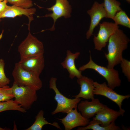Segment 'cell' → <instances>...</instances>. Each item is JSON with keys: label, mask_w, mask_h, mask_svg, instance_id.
I'll list each match as a JSON object with an SVG mask.
<instances>
[{"label": "cell", "mask_w": 130, "mask_h": 130, "mask_svg": "<svg viewBox=\"0 0 130 130\" xmlns=\"http://www.w3.org/2000/svg\"><path fill=\"white\" fill-rule=\"evenodd\" d=\"M129 41L123 31L119 29L111 36L108 41V53L105 54L108 61V68H113L120 63L123 58V52L127 48Z\"/></svg>", "instance_id": "cell-1"}, {"label": "cell", "mask_w": 130, "mask_h": 130, "mask_svg": "<svg viewBox=\"0 0 130 130\" xmlns=\"http://www.w3.org/2000/svg\"><path fill=\"white\" fill-rule=\"evenodd\" d=\"M12 75L13 83L19 86H29L36 91L42 87V82L39 75L25 69L18 63L15 65Z\"/></svg>", "instance_id": "cell-2"}, {"label": "cell", "mask_w": 130, "mask_h": 130, "mask_svg": "<svg viewBox=\"0 0 130 130\" xmlns=\"http://www.w3.org/2000/svg\"><path fill=\"white\" fill-rule=\"evenodd\" d=\"M87 69L93 70L102 76L107 81V85L113 89L121 84V80L118 71L114 68L110 69L97 64L92 60L91 55L89 62L80 67L78 70L82 72Z\"/></svg>", "instance_id": "cell-3"}, {"label": "cell", "mask_w": 130, "mask_h": 130, "mask_svg": "<svg viewBox=\"0 0 130 130\" xmlns=\"http://www.w3.org/2000/svg\"><path fill=\"white\" fill-rule=\"evenodd\" d=\"M56 78L51 77L49 81L50 89H53L55 92L54 99L57 103V105L55 110L52 112V115L62 112L67 113L72 109L77 107L78 104L81 100V98L71 99L68 98L62 94L57 88L56 84Z\"/></svg>", "instance_id": "cell-4"}, {"label": "cell", "mask_w": 130, "mask_h": 130, "mask_svg": "<svg viewBox=\"0 0 130 130\" xmlns=\"http://www.w3.org/2000/svg\"><path fill=\"white\" fill-rule=\"evenodd\" d=\"M11 88L15 101L26 110L37 99V91L30 87L19 86L13 83Z\"/></svg>", "instance_id": "cell-5"}, {"label": "cell", "mask_w": 130, "mask_h": 130, "mask_svg": "<svg viewBox=\"0 0 130 130\" xmlns=\"http://www.w3.org/2000/svg\"><path fill=\"white\" fill-rule=\"evenodd\" d=\"M18 51L20 59L43 55L44 49L42 42L29 32L26 38L19 45Z\"/></svg>", "instance_id": "cell-6"}, {"label": "cell", "mask_w": 130, "mask_h": 130, "mask_svg": "<svg viewBox=\"0 0 130 130\" xmlns=\"http://www.w3.org/2000/svg\"><path fill=\"white\" fill-rule=\"evenodd\" d=\"M94 95L104 96L116 103L118 106L119 110L122 116H124L125 110L122 108V103L125 99L130 97V94L123 95L119 94L109 87L105 82L100 84L97 82H94Z\"/></svg>", "instance_id": "cell-7"}, {"label": "cell", "mask_w": 130, "mask_h": 130, "mask_svg": "<svg viewBox=\"0 0 130 130\" xmlns=\"http://www.w3.org/2000/svg\"><path fill=\"white\" fill-rule=\"evenodd\" d=\"M99 29L97 36H94L93 41L95 49L100 51L104 47L111 36L119 29L115 23L106 21L99 24Z\"/></svg>", "instance_id": "cell-8"}, {"label": "cell", "mask_w": 130, "mask_h": 130, "mask_svg": "<svg viewBox=\"0 0 130 130\" xmlns=\"http://www.w3.org/2000/svg\"><path fill=\"white\" fill-rule=\"evenodd\" d=\"M46 8L49 11H52V13L42 17H50L52 18L54 21L53 25L51 28L48 29L51 31L55 30V23L58 18L62 17L67 18L71 16V7L67 0H56L54 5L50 8Z\"/></svg>", "instance_id": "cell-9"}, {"label": "cell", "mask_w": 130, "mask_h": 130, "mask_svg": "<svg viewBox=\"0 0 130 130\" xmlns=\"http://www.w3.org/2000/svg\"><path fill=\"white\" fill-rule=\"evenodd\" d=\"M77 107L67 113L65 117L61 119L58 118L63 125L65 130H71L77 127L87 126L90 120L83 117L77 110Z\"/></svg>", "instance_id": "cell-10"}, {"label": "cell", "mask_w": 130, "mask_h": 130, "mask_svg": "<svg viewBox=\"0 0 130 130\" xmlns=\"http://www.w3.org/2000/svg\"><path fill=\"white\" fill-rule=\"evenodd\" d=\"M91 18L89 28L86 34V38L88 39L93 35L94 29L103 18H106V13L103 2L100 4L95 1L91 9L87 11Z\"/></svg>", "instance_id": "cell-11"}, {"label": "cell", "mask_w": 130, "mask_h": 130, "mask_svg": "<svg viewBox=\"0 0 130 130\" xmlns=\"http://www.w3.org/2000/svg\"><path fill=\"white\" fill-rule=\"evenodd\" d=\"M18 64L25 69L40 75L45 66L44 55L31 56L20 59Z\"/></svg>", "instance_id": "cell-12"}, {"label": "cell", "mask_w": 130, "mask_h": 130, "mask_svg": "<svg viewBox=\"0 0 130 130\" xmlns=\"http://www.w3.org/2000/svg\"><path fill=\"white\" fill-rule=\"evenodd\" d=\"M91 100V101L87 100L80 101L77 105L82 115L87 119L93 117L104 105L98 99L94 98Z\"/></svg>", "instance_id": "cell-13"}, {"label": "cell", "mask_w": 130, "mask_h": 130, "mask_svg": "<svg viewBox=\"0 0 130 130\" xmlns=\"http://www.w3.org/2000/svg\"><path fill=\"white\" fill-rule=\"evenodd\" d=\"M80 54L79 52L73 53L68 50L65 60L61 63L63 67L67 70L69 73V77L71 79L75 77L78 78L83 76L82 71L77 68L75 63V60L78 58Z\"/></svg>", "instance_id": "cell-14"}, {"label": "cell", "mask_w": 130, "mask_h": 130, "mask_svg": "<svg viewBox=\"0 0 130 130\" xmlns=\"http://www.w3.org/2000/svg\"><path fill=\"white\" fill-rule=\"evenodd\" d=\"M95 116L93 119L99 121L101 125L105 127L115 122L117 118L122 115L119 110H114L104 105V107Z\"/></svg>", "instance_id": "cell-15"}, {"label": "cell", "mask_w": 130, "mask_h": 130, "mask_svg": "<svg viewBox=\"0 0 130 130\" xmlns=\"http://www.w3.org/2000/svg\"><path fill=\"white\" fill-rule=\"evenodd\" d=\"M93 80L88 77L82 76L78 78L77 82L80 86L79 92L77 95L73 96L75 98H83L87 99H94V89Z\"/></svg>", "instance_id": "cell-16"}, {"label": "cell", "mask_w": 130, "mask_h": 130, "mask_svg": "<svg viewBox=\"0 0 130 130\" xmlns=\"http://www.w3.org/2000/svg\"><path fill=\"white\" fill-rule=\"evenodd\" d=\"M36 9L34 7L29 8H24L14 5L7 6L5 10L0 15V18L5 17L14 18L16 16H21L23 15L27 16L29 20L30 24L33 19L32 15L36 11Z\"/></svg>", "instance_id": "cell-17"}, {"label": "cell", "mask_w": 130, "mask_h": 130, "mask_svg": "<svg viewBox=\"0 0 130 130\" xmlns=\"http://www.w3.org/2000/svg\"><path fill=\"white\" fill-rule=\"evenodd\" d=\"M44 112L42 110H40L35 117V120L33 124L26 130H41L44 126L50 124L55 127L58 129H61L58 123L54 122L51 123L48 122L44 118Z\"/></svg>", "instance_id": "cell-18"}, {"label": "cell", "mask_w": 130, "mask_h": 130, "mask_svg": "<svg viewBox=\"0 0 130 130\" xmlns=\"http://www.w3.org/2000/svg\"><path fill=\"white\" fill-rule=\"evenodd\" d=\"M100 124V122L99 121L93 119L92 120L89 122L87 126L78 127L77 130H120L122 129L120 127L116 125L115 122L111 123L108 126L105 127L102 126Z\"/></svg>", "instance_id": "cell-19"}, {"label": "cell", "mask_w": 130, "mask_h": 130, "mask_svg": "<svg viewBox=\"0 0 130 130\" xmlns=\"http://www.w3.org/2000/svg\"><path fill=\"white\" fill-rule=\"evenodd\" d=\"M104 7L106 13V18L113 20L117 12L122 10L120 3L116 0H104Z\"/></svg>", "instance_id": "cell-20"}, {"label": "cell", "mask_w": 130, "mask_h": 130, "mask_svg": "<svg viewBox=\"0 0 130 130\" xmlns=\"http://www.w3.org/2000/svg\"><path fill=\"white\" fill-rule=\"evenodd\" d=\"M10 110H17L22 113L26 112V110L12 99L4 102H0V112Z\"/></svg>", "instance_id": "cell-21"}, {"label": "cell", "mask_w": 130, "mask_h": 130, "mask_svg": "<svg viewBox=\"0 0 130 130\" xmlns=\"http://www.w3.org/2000/svg\"><path fill=\"white\" fill-rule=\"evenodd\" d=\"M115 23L130 28V19L126 12L122 10L117 13L113 19Z\"/></svg>", "instance_id": "cell-22"}, {"label": "cell", "mask_w": 130, "mask_h": 130, "mask_svg": "<svg viewBox=\"0 0 130 130\" xmlns=\"http://www.w3.org/2000/svg\"><path fill=\"white\" fill-rule=\"evenodd\" d=\"M13 98L11 87L7 85L0 87V102L7 101Z\"/></svg>", "instance_id": "cell-23"}, {"label": "cell", "mask_w": 130, "mask_h": 130, "mask_svg": "<svg viewBox=\"0 0 130 130\" xmlns=\"http://www.w3.org/2000/svg\"><path fill=\"white\" fill-rule=\"evenodd\" d=\"M5 63L2 59H0V87L7 85L10 82L9 79L6 76L4 72Z\"/></svg>", "instance_id": "cell-24"}, {"label": "cell", "mask_w": 130, "mask_h": 130, "mask_svg": "<svg viewBox=\"0 0 130 130\" xmlns=\"http://www.w3.org/2000/svg\"><path fill=\"white\" fill-rule=\"evenodd\" d=\"M7 1L13 5L24 8H29L33 6L31 0H7Z\"/></svg>", "instance_id": "cell-25"}, {"label": "cell", "mask_w": 130, "mask_h": 130, "mask_svg": "<svg viewBox=\"0 0 130 130\" xmlns=\"http://www.w3.org/2000/svg\"><path fill=\"white\" fill-rule=\"evenodd\" d=\"M120 63L122 72L126 77L129 82L130 81V61L123 58Z\"/></svg>", "instance_id": "cell-26"}, {"label": "cell", "mask_w": 130, "mask_h": 130, "mask_svg": "<svg viewBox=\"0 0 130 130\" xmlns=\"http://www.w3.org/2000/svg\"><path fill=\"white\" fill-rule=\"evenodd\" d=\"M7 0L0 1V15L7 7Z\"/></svg>", "instance_id": "cell-27"}, {"label": "cell", "mask_w": 130, "mask_h": 130, "mask_svg": "<svg viewBox=\"0 0 130 130\" xmlns=\"http://www.w3.org/2000/svg\"><path fill=\"white\" fill-rule=\"evenodd\" d=\"M7 130V129L3 128H2L0 127V130Z\"/></svg>", "instance_id": "cell-28"}, {"label": "cell", "mask_w": 130, "mask_h": 130, "mask_svg": "<svg viewBox=\"0 0 130 130\" xmlns=\"http://www.w3.org/2000/svg\"><path fill=\"white\" fill-rule=\"evenodd\" d=\"M126 1L129 3H130V0H126Z\"/></svg>", "instance_id": "cell-29"}, {"label": "cell", "mask_w": 130, "mask_h": 130, "mask_svg": "<svg viewBox=\"0 0 130 130\" xmlns=\"http://www.w3.org/2000/svg\"><path fill=\"white\" fill-rule=\"evenodd\" d=\"M0 0V1H3L4 0Z\"/></svg>", "instance_id": "cell-30"}, {"label": "cell", "mask_w": 130, "mask_h": 130, "mask_svg": "<svg viewBox=\"0 0 130 130\" xmlns=\"http://www.w3.org/2000/svg\"></svg>", "instance_id": "cell-31"}]
</instances>
